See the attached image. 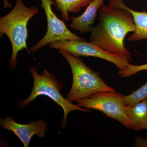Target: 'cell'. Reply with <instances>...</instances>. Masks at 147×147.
<instances>
[{
  "instance_id": "6da1fadb",
  "label": "cell",
  "mask_w": 147,
  "mask_h": 147,
  "mask_svg": "<svg viewBox=\"0 0 147 147\" xmlns=\"http://www.w3.org/2000/svg\"><path fill=\"white\" fill-rule=\"evenodd\" d=\"M98 24L90 30V42L108 53L131 59V53L124 43L127 34L135 30L131 12L122 7L104 5L98 11Z\"/></svg>"
},
{
  "instance_id": "7a4b0ae2",
  "label": "cell",
  "mask_w": 147,
  "mask_h": 147,
  "mask_svg": "<svg viewBox=\"0 0 147 147\" xmlns=\"http://www.w3.org/2000/svg\"><path fill=\"white\" fill-rule=\"evenodd\" d=\"M38 12L36 7H28L24 4L23 0H16L12 10L0 18V36L6 35L12 47L11 57L9 61V67L12 70L17 65L18 53L24 49L28 50L27 25L29 20Z\"/></svg>"
},
{
  "instance_id": "3957f363",
  "label": "cell",
  "mask_w": 147,
  "mask_h": 147,
  "mask_svg": "<svg viewBox=\"0 0 147 147\" xmlns=\"http://www.w3.org/2000/svg\"><path fill=\"white\" fill-rule=\"evenodd\" d=\"M59 52L67 61L72 71V86L66 97L69 102L90 97L99 92L115 91L105 84L98 72L88 67L79 57L65 50H59Z\"/></svg>"
},
{
  "instance_id": "277c9868",
  "label": "cell",
  "mask_w": 147,
  "mask_h": 147,
  "mask_svg": "<svg viewBox=\"0 0 147 147\" xmlns=\"http://www.w3.org/2000/svg\"><path fill=\"white\" fill-rule=\"evenodd\" d=\"M29 69L33 79V88L29 97L18 104L21 109L26 108L30 102L40 96H46L62 108L64 117L61 127L64 129L67 127V116L70 112L74 110L90 112L89 109H83L74 105L61 95L60 91L63 88V85L53 74L44 69L41 74H39L37 69L35 66L30 67Z\"/></svg>"
},
{
  "instance_id": "5b68a950",
  "label": "cell",
  "mask_w": 147,
  "mask_h": 147,
  "mask_svg": "<svg viewBox=\"0 0 147 147\" xmlns=\"http://www.w3.org/2000/svg\"><path fill=\"white\" fill-rule=\"evenodd\" d=\"M123 97L115 91L100 92L77 100L76 105L80 108L98 110L107 117L118 121L127 128L131 129V123L125 114Z\"/></svg>"
},
{
  "instance_id": "8992f818",
  "label": "cell",
  "mask_w": 147,
  "mask_h": 147,
  "mask_svg": "<svg viewBox=\"0 0 147 147\" xmlns=\"http://www.w3.org/2000/svg\"><path fill=\"white\" fill-rule=\"evenodd\" d=\"M49 46L53 49L65 50L76 57H92L105 60L114 64L119 70L125 69L129 64L128 58L108 53L86 40H61L51 43Z\"/></svg>"
},
{
  "instance_id": "52a82bcc",
  "label": "cell",
  "mask_w": 147,
  "mask_h": 147,
  "mask_svg": "<svg viewBox=\"0 0 147 147\" xmlns=\"http://www.w3.org/2000/svg\"><path fill=\"white\" fill-rule=\"evenodd\" d=\"M40 7L45 11L47 21V30L44 36L30 48L36 52L46 45L58 41L64 40H86L70 31L64 22L58 18L53 12L52 5H56L53 0H40Z\"/></svg>"
},
{
  "instance_id": "ba28073f",
  "label": "cell",
  "mask_w": 147,
  "mask_h": 147,
  "mask_svg": "<svg viewBox=\"0 0 147 147\" xmlns=\"http://www.w3.org/2000/svg\"><path fill=\"white\" fill-rule=\"evenodd\" d=\"M1 127L13 132L23 143L24 146L28 147L32 137L36 134L38 138L45 137L47 127L46 123L41 119L22 124L15 122L11 117L1 119Z\"/></svg>"
},
{
  "instance_id": "9c48e42d",
  "label": "cell",
  "mask_w": 147,
  "mask_h": 147,
  "mask_svg": "<svg viewBox=\"0 0 147 147\" xmlns=\"http://www.w3.org/2000/svg\"><path fill=\"white\" fill-rule=\"evenodd\" d=\"M104 5V0H93L82 15L71 17L69 27L82 34L90 32L92 24L94 23L98 10Z\"/></svg>"
},
{
  "instance_id": "30bf717a",
  "label": "cell",
  "mask_w": 147,
  "mask_h": 147,
  "mask_svg": "<svg viewBox=\"0 0 147 147\" xmlns=\"http://www.w3.org/2000/svg\"><path fill=\"white\" fill-rule=\"evenodd\" d=\"M108 5L125 8L131 12L135 23V30L127 38L129 41H139L147 39V12L136 11L127 6L123 0H110Z\"/></svg>"
},
{
  "instance_id": "8fae6325",
  "label": "cell",
  "mask_w": 147,
  "mask_h": 147,
  "mask_svg": "<svg viewBox=\"0 0 147 147\" xmlns=\"http://www.w3.org/2000/svg\"><path fill=\"white\" fill-rule=\"evenodd\" d=\"M125 114L131 128L137 131L147 130V99L134 105L125 106Z\"/></svg>"
},
{
  "instance_id": "7c38bea8",
  "label": "cell",
  "mask_w": 147,
  "mask_h": 147,
  "mask_svg": "<svg viewBox=\"0 0 147 147\" xmlns=\"http://www.w3.org/2000/svg\"><path fill=\"white\" fill-rule=\"evenodd\" d=\"M56 3L57 9L61 12L64 21H69V12L77 13L83 7L88 6L93 0H53Z\"/></svg>"
},
{
  "instance_id": "4fadbf2b",
  "label": "cell",
  "mask_w": 147,
  "mask_h": 147,
  "mask_svg": "<svg viewBox=\"0 0 147 147\" xmlns=\"http://www.w3.org/2000/svg\"><path fill=\"white\" fill-rule=\"evenodd\" d=\"M146 99L147 82L131 94L124 96L123 101L125 106H131Z\"/></svg>"
},
{
  "instance_id": "5bb4252c",
  "label": "cell",
  "mask_w": 147,
  "mask_h": 147,
  "mask_svg": "<svg viewBox=\"0 0 147 147\" xmlns=\"http://www.w3.org/2000/svg\"><path fill=\"white\" fill-rule=\"evenodd\" d=\"M143 70H147V64L139 65H132L129 64L125 69L119 70L118 74L121 77H127Z\"/></svg>"
}]
</instances>
